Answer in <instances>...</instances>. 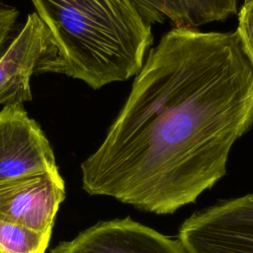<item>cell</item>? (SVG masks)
I'll list each match as a JSON object with an SVG mask.
<instances>
[{"label": "cell", "mask_w": 253, "mask_h": 253, "mask_svg": "<svg viewBox=\"0 0 253 253\" xmlns=\"http://www.w3.org/2000/svg\"><path fill=\"white\" fill-rule=\"evenodd\" d=\"M253 126V67L236 32L174 27L151 47L82 187L155 214L193 204L225 174Z\"/></svg>", "instance_id": "1"}, {"label": "cell", "mask_w": 253, "mask_h": 253, "mask_svg": "<svg viewBox=\"0 0 253 253\" xmlns=\"http://www.w3.org/2000/svg\"><path fill=\"white\" fill-rule=\"evenodd\" d=\"M55 48L52 73L98 90L141 69L152 23L134 0H31Z\"/></svg>", "instance_id": "2"}, {"label": "cell", "mask_w": 253, "mask_h": 253, "mask_svg": "<svg viewBox=\"0 0 253 253\" xmlns=\"http://www.w3.org/2000/svg\"><path fill=\"white\" fill-rule=\"evenodd\" d=\"M55 57L49 33L36 12L0 55V105L33 100L31 78L34 74L52 73Z\"/></svg>", "instance_id": "3"}, {"label": "cell", "mask_w": 253, "mask_h": 253, "mask_svg": "<svg viewBox=\"0 0 253 253\" xmlns=\"http://www.w3.org/2000/svg\"><path fill=\"white\" fill-rule=\"evenodd\" d=\"M57 171L47 137L24 105H5L0 110V183Z\"/></svg>", "instance_id": "4"}, {"label": "cell", "mask_w": 253, "mask_h": 253, "mask_svg": "<svg viewBox=\"0 0 253 253\" xmlns=\"http://www.w3.org/2000/svg\"><path fill=\"white\" fill-rule=\"evenodd\" d=\"M49 253H188L178 238L129 216L100 221Z\"/></svg>", "instance_id": "5"}, {"label": "cell", "mask_w": 253, "mask_h": 253, "mask_svg": "<svg viewBox=\"0 0 253 253\" xmlns=\"http://www.w3.org/2000/svg\"><path fill=\"white\" fill-rule=\"evenodd\" d=\"M64 197L58 171L0 183V219L51 234Z\"/></svg>", "instance_id": "6"}, {"label": "cell", "mask_w": 253, "mask_h": 253, "mask_svg": "<svg viewBox=\"0 0 253 253\" xmlns=\"http://www.w3.org/2000/svg\"><path fill=\"white\" fill-rule=\"evenodd\" d=\"M50 233L0 219V253H45Z\"/></svg>", "instance_id": "7"}, {"label": "cell", "mask_w": 253, "mask_h": 253, "mask_svg": "<svg viewBox=\"0 0 253 253\" xmlns=\"http://www.w3.org/2000/svg\"><path fill=\"white\" fill-rule=\"evenodd\" d=\"M186 19V25L197 28L220 22L238 12L239 0H178Z\"/></svg>", "instance_id": "8"}, {"label": "cell", "mask_w": 253, "mask_h": 253, "mask_svg": "<svg viewBox=\"0 0 253 253\" xmlns=\"http://www.w3.org/2000/svg\"><path fill=\"white\" fill-rule=\"evenodd\" d=\"M152 23H164L168 18L174 26L185 24V15L178 0H134Z\"/></svg>", "instance_id": "9"}, {"label": "cell", "mask_w": 253, "mask_h": 253, "mask_svg": "<svg viewBox=\"0 0 253 253\" xmlns=\"http://www.w3.org/2000/svg\"><path fill=\"white\" fill-rule=\"evenodd\" d=\"M236 34L242 49L253 67V0L244 3L237 16Z\"/></svg>", "instance_id": "10"}, {"label": "cell", "mask_w": 253, "mask_h": 253, "mask_svg": "<svg viewBox=\"0 0 253 253\" xmlns=\"http://www.w3.org/2000/svg\"><path fill=\"white\" fill-rule=\"evenodd\" d=\"M19 15V10L16 7L0 2V55L15 30Z\"/></svg>", "instance_id": "11"}, {"label": "cell", "mask_w": 253, "mask_h": 253, "mask_svg": "<svg viewBox=\"0 0 253 253\" xmlns=\"http://www.w3.org/2000/svg\"><path fill=\"white\" fill-rule=\"evenodd\" d=\"M250 1H252V0H244V1H243V4H244V3H248V2H250Z\"/></svg>", "instance_id": "12"}]
</instances>
